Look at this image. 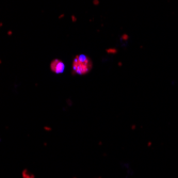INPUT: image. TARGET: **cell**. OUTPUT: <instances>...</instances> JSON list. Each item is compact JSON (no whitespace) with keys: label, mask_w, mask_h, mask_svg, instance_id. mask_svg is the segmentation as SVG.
I'll return each mask as SVG.
<instances>
[{"label":"cell","mask_w":178,"mask_h":178,"mask_svg":"<svg viewBox=\"0 0 178 178\" xmlns=\"http://www.w3.org/2000/svg\"><path fill=\"white\" fill-rule=\"evenodd\" d=\"M92 61L84 54L78 55L73 61V70L78 75L87 74L92 69Z\"/></svg>","instance_id":"cell-1"},{"label":"cell","mask_w":178,"mask_h":178,"mask_svg":"<svg viewBox=\"0 0 178 178\" xmlns=\"http://www.w3.org/2000/svg\"><path fill=\"white\" fill-rule=\"evenodd\" d=\"M50 68H51V70L53 71V73L61 74V73H63V71H64L65 65H64V63L62 62V61L54 60V61H52L51 64H50Z\"/></svg>","instance_id":"cell-2"}]
</instances>
